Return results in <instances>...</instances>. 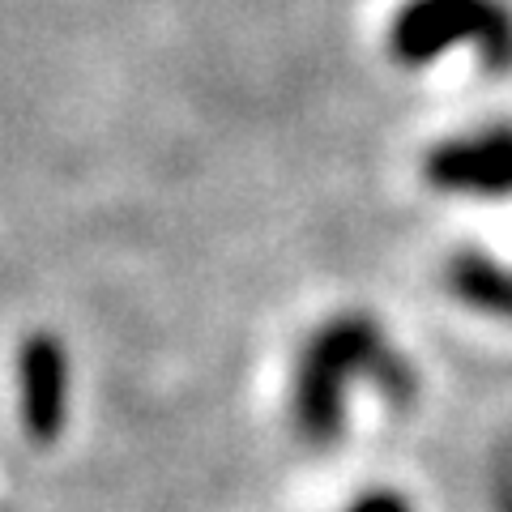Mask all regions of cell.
<instances>
[{
    "label": "cell",
    "instance_id": "6da1fadb",
    "mask_svg": "<svg viewBox=\"0 0 512 512\" xmlns=\"http://www.w3.org/2000/svg\"><path fill=\"white\" fill-rule=\"evenodd\" d=\"M355 380H367L393 406L414 402V367L397 355L380 320L367 312H338L303 338L291 376V423L295 436L325 453L346 431V393Z\"/></svg>",
    "mask_w": 512,
    "mask_h": 512
},
{
    "label": "cell",
    "instance_id": "7a4b0ae2",
    "mask_svg": "<svg viewBox=\"0 0 512 512\" xmlns=\"http://www.w3.org/2000/svg\"><path fill=\"white\" fill-rule=\"evenodd\" d=\"M461 47L478 56L487 77H512L508 0H406L389 22V56L402 69H427Z\"/></svg>",
    "mask_w": 512,
    "mask_h": 512
},
{
    "label": "cell",
    "instance_id": "3957f363",
    "mask_svg": "<svg viewBox=\"0 0 512 512\" xmlns=\"http://www.w3.org/2000/svg\"><path fill=\"white\" fill-rule=\"evenodd\" d=\"M423 180L448 197H512V120H491L436 141Z\"/></svg>",
    "mask_w": 512,
    "mask_h": 512
},
{
    "label": "cell",
    "instance_id": "277c9868",
    "mask_svg": "<svg viewBox=\"0 0 512 512\" xmlns=\"http://www.w3.org/2000/svg\"><path fill=\"white\" fill-rule=\"evenodd\" d=\"M22 427L35 444H52L69 423V350L56 333H30L18 350Z\"/></svg>",
    "mask_w": 512,
    "mask_h": 512
},
{
    "label": "cell",
    "instance_id": "5b68a950",
    "mask_svg": "<svg viewBox=\"0 0 512 512\" xmlns=\"http://www.w3.org/2000/svg\"><path fill=\"white\" fill-rule=\"evenodd\" d=\"M444 282L466 308L512 320V269L491 261L487 252H474V248L453 252L444 265Z\"/></svg>",
    "mask_w": 512,
    "mask_h": 512
},
{
    "label": "cell",
    "instance_id": "8992f818",
    "mask_svg": "<svg viewBox=\"0 0 512 512\" xmlns=\"http://www.w3.org/2000/svg\"><path fill=\"white\" fill-rule=\"evenodd\" d=\"M346 512H410V504L397 491H372V495H359Z\"/></svg>",
    "mask_w": 512,
    "mask_h": 512
}]
</instances>
